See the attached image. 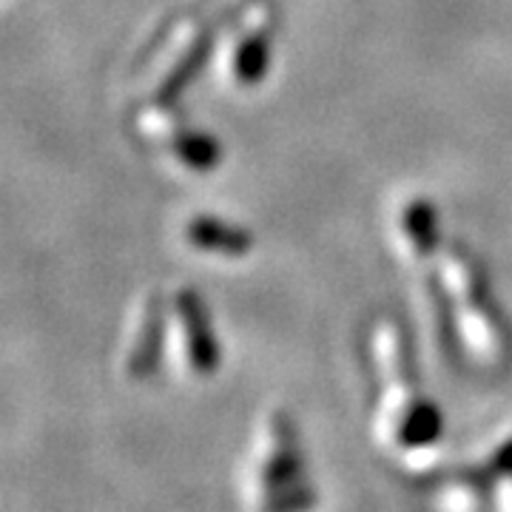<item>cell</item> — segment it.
Returning a JSON list of instances; mask_svg holds the SVG:
<instances>
[{"label":"cell","instance_id":"6da1fadb","mask_svg":"<svg viewBox=\"0 0 512 512\" xmlns=\"http://www.w3.org/2000/svg\"><path fill=\"white\" fill-rule=\"evenodd\" d=\"M299 453L293 450L285 419L265 421L256 436L254 473L248 481L251 507L256 512H299L308 501V484L299 470Z\"/></svg>","mask_w":512,"mask_h":512}]
</instances>
